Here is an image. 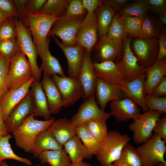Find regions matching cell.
Masks as SVG:
<instances>
[{"instance_id":"39","label":"cell","mask_w":166,"mask_h":166,"mask_svg":"<svg viewBox=\"0 0 166 166\" xmlns=\"http://www.w3.org/2000/svg\"><path fill=\"white\" fill-rule=\"evenodd\" d=\"M149 10L146 0H138L128 4L118 12L122 17L140 16L147 14Z\"/></svg>"},{"instance_id":"3","label":"cell","mask_w":166,"mask_h":166,"mask_svg":"<svg viewBox=\"0 0 166 166\" xmlns=\"http://www.w3.org/2000/svg\"><path fill=\"white\" fill-rule=\"evenodd\" d=\"M130 140L126 134H122L117 130L110 131L107 138L96 155L102 165L113 163L119 158L124 147Z\"/></svg>"},{"instance_id":"13","label":"cell","mask_w":166,"mask_h":166,"mask_svg":"<svg viewBox=\"0 0 166 166\" xmlns=\"http://www.w3.org/2000/svg\"><path fill=\"white\" fill-rule=\"evenodd\" d=\"M132 45L140 65L147 68L155 62L158 51L157 39L136 38Z\"/></svg>"},{"instance_id":"63","label":"cell","mask_w":166,"mask_h":166,"mask_svg":"<svg viewBox=\"0 0 166 166\" xmlns=\"http://www.w3.org/2000/svg\"><path fill=\"white\" fill-rule=\"evenodd\" d=\"M2 23H0V26L1 25V24H2Z\"/></svg>"},{"instance_id":"15","label":"cell","mask_w":166,"mask_h":166,"mask_svg":"<svg viewBox=\"0 0 166 166\" xmlns=\"http://www.w3.org/2000/svg\"><path fill=\"white\" fill-rule=\"evenodd\" d=\"M34 106L30 90L13 108L5 123L9 133L20 126L29 116L34 114Z\"/></svg>"},{"instance_id":"27","label":"cell","mask_w":166,"mask_h":166,"mask_svg":"<svg viewBox=\"0 0 166 166\" xmlns=\"http://www.w3.org/2000/svg\"><path fill=\"white\" fill-rule=\"evenodd\" d=\"M76 127L66 117L54 120L47 129L63 147L69 140L76 135Z\"/></svg>"},{"instance_id":"22","label":"cell","mask_w":166,"mask_h":166,"mask_svg":"<svg viewBox=\"0 0 166 166\" xmlns=\"http://www.w3.org/2000/svg\"><path fill=\"white\" fill-rule=\"evenodd\" d=\"M95 95L99 107L105 110L110 101L119 100L126 98L122 92L117 87L107 83L97 78Z\"/></svg>"},{"instance_id":"32","label":"cell","mask_w":166,"mask_h":166,"mask_svg":"<svg viewBox=\"0 0 166 166\" xmlns=\"http://www.w3.org/2000/svg\"><path fill=\"white\" fill-rule=\"evenodd\" d=\"M98 22V32L101 37L106 35L116 11L104 3L95 10Z\"/></svg>"},{"instance_id":"23","label":"cell","mask_w":166,"mask_h":166,"mask_svg":"<svg viewBox=\"0 0 166 166\" xmlns=\"http://www.w3.org/2000/svg\"><path fill=\"white\" fill-rule=\"evenodd\" d=\"M50 39L47 37L45 42L39 47L37 48V52L42 62L39 68L48 75L52 76L57 75L61 76H65L63 69L58 60L51 53L49 48Z\"/></svg>"},{"instance_id":"12","label":"cell","mask_w":166,"mask_h":166,"mask_svg":"<svg viewBox=\"0 0 166 166\" xmlns=\"http://www.w3.org/2000/svg\"><path fill=\"white\" fill-rule=\"evenodd\" d=\"M98 22L95 12L87 14L80 26L76 35L77 44L90 53L97 42Z\"/></svg>"},{"instance_id":"56","label":"cell","mask_w":166,"mask_h":166,"mask_svg":"<svg viewBox=\"0 0 166 166\" xmlns=\"http://www.w3.org/2000/svg\"><path fill=\"white\" fill-rule=\"evenodd\" d=\"M69 166H93L89 163L83 161L76 163H71Z\"/></svg>"},{"instance_id":"21","label":"cell","mask_w":166,"mask_h":166,"mask_svg":"<svg viewBox=\"0 0 166 166\" xmlns=\"http://www.w3.org/2000/svg\"><path fill=\"white\" fill-rule=\"evenodd\" d=\"M32 77L23 85L16 89H10L0 101V107L5 122L14 107L30 90L31 85L35 80Z\"/></svg>"},{"instance_id":"28","label":"cell","mask_w":166,"mask_h":166,"mask_svg":"<svg viewBox=\"0 0 166 166\" xmlns=\"http://www.w3.org/2000/svg\"><path fill=\"white\" fill-rule=\"evenodd\" d=\"M63 147L47 129L42 131L37 137L30 153L35 157L43 152L62 149Z\"/></svg>"},{"instance_id":"61","label":"cell","mask_w":166,"mask_h":166,"mask_svg":"<svg viewBox=\"0 0 166 166\" xmlns=\"http://www.w3.org/2000/svg\"><path fill=\"white\" fill-rule=\"evenodd\" d=\"M102 166H119L112 163V164H108V165H102Z\"/></svg>"},{"instance_id":"58","label":"cell","mask_w":166,"mask_h":166,"mask_svg":"<svg viewBox=\"0 0 166 166\" xmlns=\"http://www.w3.org/2000/svg\"><path fill=\"white\" fill-rule=\"evenodd\" d=\"M6 18L0 12V23L3 22Z\"/></svg>"},{"instance_id":"55","label":"cell","mask_w":166,"mask_h":166,"mask_svg":"<svg viewBox=\"0 0 166 166\" xmlns=\"http://www.w3.org/2000/svg\"><path fill=\"white\" fill-rule=\"evenodd\" d=\"M9 134L5 121H4L0 107V137Z\"/></svg>"},{"instance_id":"35","label":"cell","mask_w":166,"mask_h":166,"mask_svg":"<svg viewBox=\"0 0 166 166\" xmlns=\"http://www.w3.org/2000/svg\"><path fill=\"white\" fill-rule=\"evenodd\" d=\"M69 1V0H47L38 13L60 18L65 14Z\"/></svg>"},{"instance_id":"26","label":"cell","mask_w":166,"mask_h":166,"mask_svg":"<svg viewBox=\"0 0 166 166\" xmlns=\"http://www.w3.org/2000/svg\"><path fill=\"white\" fill-rule=\"evenodd\" d=\"M146 77L144 84V95H150L154 88L166 75V58L156 61L146 68Z\"/></svg>"},{"instance_id":"57","label":"cell","mask_w":166,"mask_h":166,"mask_svg":"<svg viewBox=\"0 0 166 166\" xmlns=\"http://www.w3.org/2000/svg\"><path fill=\"white\" fill-rule=\"evenodd\" d=\"M159 18L161 24L166 25V13L159 15Z\"/></svg>"},{"instance_id":"7","label":"cell","mask_w":166,"mask_h":166,"mask_svg":"<svg viewBox=\"0 0 166 166\" xmlns=\"http://www.w3.org/2000/svg\"><path fill=\"white\" fill-rule=\"evenodd\" d=\"M123 50L120 60L115 62L125 82L136 79L146 73V68L140 65L131 48L132 38L127 37L123 39Z\"/></svg>"},{"instance_id":"33","label":"cell","mask_w":166,"mask_h":166,"mask_svg":"<svg viewBox=\"0 0 166 166\" xmlns=\"http://www.w3.org/2000/svg\"><path fill=\"white\" fill-rule=\"evenodd\" d=\"M76 134L91 154L93 156H96L100 150L102 144L90 132L85 123L76 127Z\"/></svg>"},{"instance_id":"4","label":"cell","mask_w":166,"mask_h":166,"mask_svg":"<svg viewBox=\"0 0 166 166\" xmlns=\"http://www.w3.org/2000/svg\"><path fill=\"white\" fill-rule=\"evenodd\" d=\"M84 18L70 17L65 14L54 22L48 37L57 36L64 45L68 47L75 46L77 44L76 38L77 30Z\"/></svg>"},{"instance_id":"60","label":"cell","mask_w":166,"mask_h":166,"mask_svg":"<svg viewBox=\"0 0 166 166\" xmlns=\"http://www.w3.org/2000/svg\"><path fill=\"white\" fill-rule=\"evenodd\" d=\"M156 166H166V164L160 162L158 163Z\"/></svg>"},{"instance_id":"17","label":"cell","mask_w":166,"mask_h":166,"mask_svg":"<svg viewBox=\"0 0 166 166\" xmlns=\"http://www.w3.org/2000/svg\"><path fill=\"white\" fill-rule=\"evenodd\" d=\"M52 37L66 57L68 64L67 74L69 76L78 77L83 58L84 49L78 44L73 47L65 46L58 40L57 37Z\"/></svg>"},{"instance_id":"43","label":"cell","mask_w":166,"mask_h":166,"mask_svg":"<svg viewBox=\"0 0 166 166\" xmlns=\"http://www.w3.org/2000/svg\"><path fill=\"white\" fill-rule=\"evenodd\" d=\"M87 14L82 0H69L65 14L66 16L84 18Z\"/></svg>"},{"instance_id":"14","label":"cell","mask_w":166,"mask_h":166,"mask_svg":"<svg viewBox=\"0 0 166 166\" xmlns=\"http://www.w3.org/2000/svg\"><path fill=\"white\" fill-rule=\"evenodd\" d=\"M97 62L112 61L115 62L122 57L123 49L122 41L109 38L105 35L100 37L94 46Z\"/></svg>"},{"instance_id":"25","label":"cell","mask_w":166,"mask_h":166,"mask_svg":"<svg viewBox=\"0 0 166 166\" xmlns=\"http://www.w3.org/2000/svg\"><path fill=\"white\" fill-rule=\"evenodd\" d=\"M30 88L34 106V117H42L45 120L51 119L53 117L49 112L47 98L41 82L35 79Z\"/></svg>"},{"instance_id":"8","label":"cell","mask_w":166,"mask_h":166,"mask_svg":"<svg viewBox=\"0 0 166 166\" xmlns=\"http://www.w3.org/2000/svg\"><path fill=\"white\" fill-rule=\"evenodd\" d=\"M52 78L61 94L63 107H69L83 98V88L78 77L55 75Z\"/></svg>"},{"instance_id":"42","label":"cell","mask_w":166,"mask_h":166,"mask_svg":"<svg viewBox=\"0 0 166 166\" xmlns=\"http://www.w3.org/2000/svg\"><path fill=\"white\" fill-rule=\"evenodd\" d=\"M20 51L17 38L0 41V53L9 60Z\"/></svg>"},{"instance_id":"16","label":"cell","mask_w":166,"mask_h":166,"mask_svg":"<svg viewBox=\"0 0 166 166\" xmlns=\"http://www.w3.org/2000/svg\"><path fill=\"white\" fill-rule=\"evenodd\" d=\"M109 106L111 116L119 122H126L130 119L135 121L141 114L137 105L128 98L112 101Z\"/></svg>"},{"instance_id":"2","label":"cell","mask_w":166,"mask_h":166,"mask_svg":"<svg viewBox=\"0 0 166 166\" xmlns=\"http://www.w3.org/2000/svg\"><path fill=\"white\" fill-rule=\"evenodd\" d=\"M17 34V39L22 51L28 58L32 69V76L39 81L42 71L37 62L38 53L29 29L20 18H14Z\"/></svg>"},{"instance_id":"38","label":"cell","mask_w":166,"mask_h":166,"mask_svg":"<svg viewBox=\"0 0 166 166\" xmlns=\"http://www.w3.org/2000/svg\"><path fill=\"white\" fill-rule=\"evenodd\" d=\"M144 16L122 17L128 37L143 38L142 23Z\"/></svg>"},{"instance_id":"20","label":"cell","mask_w":166,"mask_h":166,"mask_svg":"<svg viewBox=\"0 0 166 166\" xmlns=\"http://www.w3.org/2000/svg\"><path fill=\"white\" fill-rule=\"evenodd\" d=\"M97 78L117 87L118 88L125 81L115 63L112 61L93 62Z\"/></svg>"},{"instance_id":"29","label":"cell","mask_w":166,"mask_h":166,"mask_svg":"<svg viewBox=\"0 0 166 166\" xmlns=\"http://www.w3.org/2000/svg\"><path fill=\"white\" fill-rule=\"evenodd\" d=\"M63 147L72 163L83 161L84 159H90L93 156L76 135L67 141Z\"/></svg>"},{"instance_id":"30","label":"cell","mask_w":166,"mask_h":166,"mask_svg":"<svg viewBox=\"0 0 166 166\" xmlns=\"http://www.w3.org/2000/svg\"><path fill=\"white\" fill-rule=\"evenodd\" d=\"M113 164L119 166H144L136 149L129 143L124 147L119 158Z\"/></svg>"},{"instance_id":"46","label":"cell","mask_w":166,"mask_h":166,"mask_svg":"<svg viewBox=\"0 0 166 166\" xmlns=\"http://www.w3.org/2000/svg\"><path fill=\"white\" fill-rule=\"evenodd\" d=\"M0 12L6 18H20L13 0H0Z\"/></svg>"},{"instance_id":"36","label":"cell","mask_w":166,"mask_h":166,"mask_svg":"<svg viewBox=\"0 0 166 166\" xmlns=\"http://www.w3.org/2000/svg\"><path fill=\"white\" fill-rule=\"evenodd\" d=\"M106 35L111 39L119 41H122L124 38L128 37L122 17L118 11L116 12Z\"/></svg>"},{"instance_id":"19","label":"cell","mask_w":166,"mask_h":166,"mask_svg":"<svg viewBox=\"0 0 166 166\" xmlns=\"http://www.w3.org/2000/svg\"><path fill=\"white\" fill-rule=\"evenodd\" d=\"M146 77V73H145L136 79L124 82L119 88L125 97L131 99L140 106L144 113L149 110L145 103L144 92V84Z\"/></svg>"},{"instance_id":"37","label":"cell","mask_w":166,"mask_h":166,"mask_svg":"<svg viewBox=\"0 0 166 166\" xmlns=\"http://www.w3.org/2000/svg\"><path fill=\"white\" fill-rule=\"evenodd\" d=\"M161 25L147 14L144 15L142 23L143 38L157 39L163 28Z\"/></svg>"},{"instance_id":"1","label":"cell","mask_w":166,"mask_h":166,"mask_svg":"<svg viewBox=\"0 0 166 166\" xmlns=\"http://www.w3.org/2000/svg\"><path fill=\"white\" fill-rule=\"evenodd\" d=\"M34 117V114H31L11 132L17 146L26 152H30L38 134L47 129L55 120L54 117L44 121L36 120Z\"/></svg>"},{"instance_id":"52","label":"cell","mask_w":166,"mask_h":166,"mask_svg":"<svg viewBox=\"0 0 166 166\" xmlns=\"http://www.w3.org/2000/svg\"><path fill=\"white\" fill-rule=\"evenodd\" d=\"M84 6L87 11V14L94 13L95 10L103 3L101 0H82Z\"/></svg>"},{"instance_id":"51","label":"cell","mask_w":166,"mask_h":166,"mask_svg":"<svg viewBox=\"0 0 166 166\" xmlns=\"http://www.w3.org/2000/svg\"><path fill=\"white\" fill-rule=\"evenodd\" d=\"M151 95L155 97L166 96V77H164L153 89Z\"/></svg>"},{"instance_id":"31","label":"cell","mask_w":166,"mask_h":166,"mask_svg":"<svg viewBox=\"0 0 166 166\" xmlns=\"http://www.w3.org/2000/svg\"><path fill=\"white\" fill-rule=\"evenodd\" d=\"M38 157L42 164L48 163L51 166H69L71 163L68 155L63 148L44 151Z\"/></svg>"},{"instance_id":"50","label":"cell","mask_w":166,"mask_h":166,"mask_svg":"<svg viewBox=\"0 0 166 166\" xmlns=\"http://www.w3.org/2000/svg\"><path fill=\"white\" fill-rule=\"evenodd\" d=\"M153 132L166 143V115L164 114L157 121Z\"/></svg>"},{"instance_id":"49","label":"cell","mask_w":166,"mask_h":166,"mask_svg":"<svg viewBox=\"0 0 166 166\" xmlns=\"http://www.w3.org/2000/svg\"><path fill=\"white\" fill-rule=\"evenodd\" d=\"M158 51L156 61L166 58V33L164 28L158 38Z\"/></svg>"},{"instance_id":"40","label":"cell","mask_w":166,"mask_h":166,"mask_svg":"<svg viewBox=\"0 0 166 166\" xmlns=\"http://www.w3.org/2000/svg\"><path fill=\"white\" fill-rule=\"evenodd\" d=\"M106 122L98 120H93L85 123L87 128L92 135L103 144L108 135Z\"/></svg>"},{"instance_id":"45","label":"cell","mask_w":166,"mask_h":166,"mask_svg":"<svg viewBox=\"0 0 166 166\" xmlns=\"http://www.w3.org/2000/svg\"><path fill=\"white\" fill-rule=\"evenodd\" d=\"M145 100L149 110L157 111L166 113V97H157L151 95H144Z\"/></svg>"},{"instance_id":"48","label":"cell","mask_w":166,"mask_h":166,"mask_svg":"<svg viewBox=\"0 0 166 166\" xmlns=\"http://www.w3.org/2000/svg\"><path fill=\"white\" fill-rule=\"evenodd\" d=\"M149 10L158 15L166 13V0H146Z\"/></svg>"},{"instance_id":"62","label":"cell","mask_w":166,"mask_h":166,"mask_svg":"<svg viewBox=\"0 0 166 166\" xmlns=\"http://www.w3.org/2000/svg\"><path fill=\"white\" fill-rule=\"evenodd\" d=\"M1 54L0 53V58L1 57Z\"/></svg>"},{"instance_id":"11","label":"cell","mask_w":166,"mask_h":166,"mask_svg":"<svg viewBox=\"0 0 166 166\" xmlns=\"http://www.w3.org/2000/svg\"><path fill=\"white\" fill-rule=\"evenodd\" d=\"M110 113L101 109L98 106L95 94L84 100L77 112L72 117L70 120L72 124L76 127L90 121L98 120L106 122L110 117Z\"/></svg>"},{"instance_id":"9","label":"cell","mask_w":166,"mask_h":166,"mask_svg":"<svg viewBox=\"0 0 166 166\" xmlns=\"http://www.w3.org/2000/svg\"><path fill=\"white\" fill-rule=\"evenodd\" d=\"M165 143L161 137L154 134L137 148L136 150L143 160L144 166H156L160 162L166 164L164 158Z\"/></svg>"},{"instance_id":"18","label":"cell","mask_w":166,"mask_h":166,"mask_svg":"<svg viewBox=\"0 0 166 166\" xmlns=\"http://www.w3.org/2000/svg\"><path fill=\"white\" fill-rule=\"evenodd\" d=\"M78 78L83 88L84 100L95 94L97 77L94 70L90 53L85 49Z\"/></svg>"},{"instance_id":"54","label":"cell","mask_w":166,"mask_h":166,"mask_svg":"<svg viewBox=\"0 0 166 166\" xmlns=\"http://www.w3.org/2000/svg\"><path fill=\"white\" fill-rule=\"evenodd\" d=\"M27 0H13L20 16L22 20L25 15V6Z\"/></svg>"},{"instance_id":"41","label":"cell","mask_w":166,"mask_h":166,"mask_svg":"<svg viewBox=\"0 0 166 166\" xmlns=\"http://www.w3.org/2000/svg\"><path fill=\"white\" fill-rule=\"evenodd\" d=\"M10 60L1 55L0 58V101L10 89L7 82V76Z\"/></svg>"},{"instance_id":"53","label":"cell","mask_w":166,"mask_h":166,"mask_svg":"<svg viewBox=\"0 0 166 166\" xmlns=\"http://www.w3.org/2000/svg\"><path fill=\"white\" fill-rule=\"evenodd\" d=\"M128 0H105L103 3L114 10L116 12L119 11L129 2Z\"/></svg>"},{"instance_id":"59","label":"cell","mask_w":166,"mask_h":166,"mask_svg":"<svg viewBox=\"0 0 166 166\" xmlns=\"http://www.w3.org/2000/svg\"><path fill=\"white\" fill-rule=\"evenodd\" d=\"M0 166H10L6 163V161L4 160L0 163ZM35 166H40V165L38 164Z\"/></svg>"},{"instance_id":"47","label":"cell","mask_w":166,"mask_h":166,"mask_svg":"<svg viewBox=\"0 0 166 166\" xmlns=\"http://www.w3.org/2000/svg\"><path fill=\"white\" fill-rule=\"evenodd\" d=\"M46 1V0H27L25 6V16L38 13Z\"/></svg>"},{"instance_id":"10","label":"cell","mask_w":166,"mask_h":166,"mask_svg":"<svg viewBox=\"0 0 166 166\" xmlns=\"http://www.w3.org/2000/svg\"><path fill=\"white\" fill-rule=\"evenodd\" d=\"M162 114L157 111L149 110L141 114L138 119L129 124V128L133 132L135 143L143 144L152 136L156 123Z\"/></svg>"},{"instance_id":"6","label":"cell","mask_w":166,"mask_h":166,"mask_svg":"<svg viewBox=\"0 0 166 166\" xmlns=\"http://www.w3.org/2000/svg\"><path fill=\"white\" fill-rule=\"evenodd\" d=\"M32 77L31 68L26 56L21 51L11 59L7 76L9 89H17Z\"/></svg>"},{"instance_id":"24","label":"cell","mask_w":166,"mask_h":166,"mask_svg":"<svg viewBox=\"0 0 166 166\" xmlns=\"http://www.w3.org/2000/svg\"><path fill=\"white\" fill-rule=\"evenodd\" d=\"M41 82L47 98L50 114L58 113L63 107L62 99L60 92L51 76L44 72Z\"/></svg>"},{"instance_id":"5","label":"cell","mask_w":166,"mask_h":166,"mask_svg":"<svg viewBox=\"0 0 166 166\" xmlns=\"http://www.w3.org/2000/svg\"><path fill=\"white\" fill-rule=\"evenodd\" d=\"M59 18L39 13L24 16L22 20L31 33L36 49L45 42L53 24Z\"/></svg>"},{"instance_id":"44","label":"cell","mask_w":166,"mask_h":166,"mask_svg":"<svg viewBox=\"0 0 166 166\" xmlns=\"http://www.w3.org/2000/svg\"><path fill=\"white\" fill-rule=\"evenodd\" d=\"M16 37L14 19L7 18L0 26V41Z\"/></svg>"},{"instance_id":"34","label":"cell","mask_w":166,"mask_h":166,"mask_svg":"<svg viewBox=\"0 0 166 166\" xmlns=\"http://www.w3.org/2000/svg\"><path fill=\"white\" fill-rule=\"evenodd\" d=\"M12 136L9 134L6 136L0 137V163L8 159H12L23 163L31 166V162L28 159L21 157L13 151L10 143Z\"/></svg>"}]
</instances>
